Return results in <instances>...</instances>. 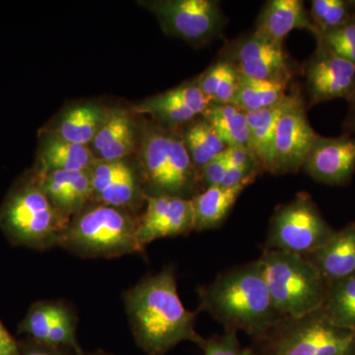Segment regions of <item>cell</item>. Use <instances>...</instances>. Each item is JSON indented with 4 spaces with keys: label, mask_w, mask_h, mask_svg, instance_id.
I'll return each mask as SVG.
<instances>
[{
    "label": "cell",
    "mask_w": 355,
    "mask_h": 355,
    "mask_svg": "<svg viewBox=\"0 0 355 355\" xmlns=\"http://www.w3.org/2000/svg\"><path fill=\"white\" fill-rule=\"evenodd\" d=\"M200 309L211 315L225 331H244L260 340L282 318L270 297L260 260L220 273L198 289Z\"/></svg>",
    "instance_id": "obj_2"
},
{
    "label": "cell",
    "mask_w": 355,
    "mask_h": 355,
    "mask_svg": "<svg viewBox=\"0 0 355 355\" xmlns=\"http://www.w3.org/2000/svg\"><path fill=\"white\" fill-rule=\"evenodd\" d=\"M137 228V223L120 207L100 205L74 220L60 243L83 256L114 258L141 251Z\"/></svg>",
    "instance_id": "obj_6"
},
{
    "label": "cell",
    "mask_w": 355,
    "mask_h": 355,
    "mask_svg": "<svg viewBox=\"0 0 355 355\" xmlns=\"http://www.w3.org/2000/svg\"><path fill=\"white\" fill-rule=\"evenodd\" d=\"M90 149L83 144H72L55 137L46 141L41 153V161L46 172L86 171L92 163Z\"/></svg>",
    "instance_id": "obj_22"
},
{
    "label": "cell",
    "mask_w": 355,
    "mask_h": 355,
    "mask_svg": "<svg viewBox=\"0 0 355 355\" xmlns=\"http://www.w3.org/2000/svg\"><path fill=\"white\" fill-rule=\"evenodd\" d=\"M309 13L317 31L316 40L354 17V6L349 0H313Z\"/></svg>",
    "instance_id": "obj_26"
},
{
    "label": "cell",
    "mask_w": 355,
    "mask_h": 355,
    "mask_svg": "<svg viewBox=\"0 0 355 355\" xmlns=\"http://www.w3.org/2000/svg\"><path fill=\"white\" fill-rule=\"evenodd\" d=\"M305 257L327 284L355 275V222L336 231L328 241Z\"/></svg>",
    "instance_id": "obj_17"
},
{
    "label": "cell",
    "mask_w": 355,
    "mask_h": 355,
    "mask_svg": "<svg viewBox=\"0 0 355 355\" xmlns=\"http://www.w3.org/2000/svg\"><path fill=\"white\" fill-rule=\"evenodd\" d=\"M335 232L309 193H299L291 202L275 209L266 250L305 256L321 247Z\"/></svg>",
    "instance_id": "obj_7"
},
{
    "label": "cell",
    "mask_w": 355,
    "mask_h": 355,
    "mask_svg": "<svg viewBox=\"0 0 355 355\" xmlns=\"http://www.w3.org/2000/svg\"><path fill=\"white\" fill-rule=\"evenodd\" d=\"M220 55L240 74L252 78L291 83L295 74V67L284 44L254 31L231 41L224 46Z\"/></svg>",
    "instance_id": "obj_8"
},
{
    "label": "cell",
    "mask_w": 355,
    "mask_h": 355,
    "mask_svg": "<svg viewBox=\"0 0 355 355\" xmlns=\"http://www.w3.org/2000/svg\"><path fill=\"white\" fill-rule=\"evenodd\" d=\"M224 155L227 159L230 167L258 164L249 147L241 146L226 147L225 150H224Z\"/></svg>",
    "instance_id": "obj_33"
},
{
    "label": "cell",
    "mask_w": 355,
    "mask_h": 355,
    "mask_svg": "<svg viewBox=\"0 0 355 355\" xmlns=\"http://www.w3.org/2000/svg\"><path fill=\"white\" fill-rule=\"evenodd\" d=\"M294 30H307L317 36L310 13L302 0H270L257 18L254 32L266 38L284 44Z\"/></svg>",
    "instance_id": "obj_15"
},
{
    "label": "cell",
    "mask_w": 355,
    "mask_h": 355,
    "mask_svg": "<svg viewBox=\"0 0 355 355\" xmlns=\"http://www.w3.org/2000/svg\"><path fill=\"white\" fill-rule=\"evenodd\" d=\"M150 6L168 34L191 43L212 41L225 25L220 2L216 0H165Z\"/></svg>",
    "instance_id": "obj_9"
},
{
    "label": "cell",
    "mask_w": 355,
    "mask_h": 355,
    "mask_svg": "<svg viewBox=\"0 0 355 355\" xmlns=\"http://www.w3.org/2000/svg\"><path fill=\"white\" fill-rule=\"evenodd\" d=\"M248 180L233 187L214 186L191 198L195 210V230H209L220 226L245 189L253 183Z\"/></svg>",
    "instance_id": "obj_19"
},
{
    "label": "cell",
    "mask_w": 355,
    "mask_h": 355,
    "mask_svg": "<svg viewBox=\"0 0 355 355\" xmlns=\"http://www.w3.org/2000/svg\"><path fill=\"white\" fill-rule=\"evenodd\" d=\"M305 90L310 106L355 97V65L317 44L304 67Z\"/></svg>",
    "instance_id": "obj_10"
},
{
    "label": "cell",
    "mask_w": 355,
    "mask_h": 355,
    "mask_svg": "<svg viewBox=\"0 0 355 355\" xmlns=\"http://www.w3.org/2000/svg\"><path fill=\"white\" fill-rule=\"evenodd\" d=\"M259 260L280 316L300 317L322 307L328 284L305 256L266 250Z\"/></svg>",
    "instance_id": "obj_3"
},
{
    "label": "cell",
    "mask_w": 355,
    "mask_h": 355,
    "mask_svg": "<svg viewBox=\"0 0 355 355\" xmlns=\"http://www.w3.org/2000/svg\"><path fill=\"white\" fill-rule=\"evenodd\" d=\"M0 227L17 244L46 248L60 242L67 227L65 214L41 187L27 184L13 191L0 209Z\"/></svg>",
    "instance_id": "obj_5"
},
{
    "label": "cell",
    "mask_w": 355,
    "mask_h": 355,
    "mask_svg": "<svg viewBox=\"0 0 355 355\" xmlns=\"http://www.w3.org/2000/svg\"><path fill=\"white\" fill-rule=\"evenodd\" d=\"M203 355H257L252 347H243L237 333L224 331L220 336L205 338L200 347Z\"/></svg>",
    "instance_id": "obj_30"
},
{
    "label": "cell",
    "mask_w": 355,
    "mask_h": 355,
    "mask_svg": "<svg viewBox=\"0 0 355 355\" xmlns=\"http://www.w3.org/2000/svg\"><path fill=\"white\" fill-rule=\"evenodd\" d=\"M231 67H232V64L230 62L220 58L214 62L209 69L205 70V73L198 78L197 81L198 87L209 103L214 101Z\"/></svg>",
    "instance_id": "obj_31"
},
{
    "label": "cell",
    "mask_w": 355,
    "mask_h": 355,
    "mask_svg": "<svg viewBox=\"0 0 355 355\" xmlns=\"http://www.w3.org/2000/svg\"><path fill=\"white\" fill-rule=\"evenodd\" d=\"M321 309L331 323L355 333V275L328 284Z\"/></svg>",
    "instance_id": "obj_24"
},
{
    "label": "cell",
    "mask_w": 355,
    "mask_h": 355,
    "mask_svg": "<svg viewBox=\"0 0 355 355\" xmlns=\"http://www.w3.org/2000/svg\"><path fill=\"white\" fill-rule=\"evenodd\" d=\"M189 123L182 139L198 171L225 150L226 146L217 137L209 123L200 116Z\"/></svg>",
    "instance_id": "obj_25"
},
{
    "label": "cell",
    "mask_w": 355,
    "mask_h": 355,
    "mask_svg": "<svg viewBox=\"0 0 355 355\" xmlns=\"http://www.w3.org/2000/svg\"><path fill=\"white\" fill-rule=\"evenodd\" d=\"M352 6H354V16H355V0H354V1H352Z\"/></svg>",
    "instance_id": "obj_37"
},
{
    "label": "cell",
    "mask_w": 355,
    "mask_h": 355,
    "mask_svg": "<svg viewBox=\"0 0 355 355\" xmlns=\"http://www.w3.org/2000/svg\"><path fill=\"white\" fill-rule=\"evenodd\" d=\"M202 116L226 147H249L246 113L232 104H209Z\"/></svg>",
    "instance_id": "obj_20"
},
{
    "label": "cell",
    "mask_w": 355,
    "mask_h": 355,
    "mask_svg": "<svg viewBox=\"0 0 355 355\" xmlns=\"http://www.w3.org/2000/svg\"><path fill=\"white\" fill-rule=\"evenodd\" d=\"M302 169L319 183L338 187L349 184L355 172L354 135H319Z\"/></svg>",
    "instance_id": "obj_13"
},
{
    "label": "cell",
    "mask_w": 355,
    "mask_h": 355,
    "mask_svg": "<svg viewBox=\"0 0 355 355\" xmlns=\"http://www.w3.org/2000/svg\"><path fill=\"white\" fill-rule=\"evenodd\" d=\"M108 114L97 106H78L69 110L58 127V137L86 146L94 140Z\"/></svg>",
    "instance_id": "obj_23"
},
{
    "label": "cell",
    "mask_w": 355,
    "mask_h": 355,
    "mask_svg": "<svg viewBox=\"0 0 355 355\" xmlns=\"http://www.w3.org/2000/svg\"><path fill=\"white\" fill-rule=\"evenodd\" d=\"M91 355H107V354H102V352H99V354H91Z\"/></svg>",
    "instance_id": "obj_38"
},
{
    "label": "cell",
    "mask_w": 355,
    "mask_h": 355,
    "mask_svg": "<svg viewBox=\"0 0 355 355\" xmlns=\"http://www.w3.org/2000/svg\"><path fill=\"white\" fill-rule=\"evenodd\" d=\"M229 168L230 165L223 151V153L210 161L200 170V184L205 190L210 187L221 186Z\"/></svg>",
    "instance_id": "obj_32"
},
{
    "label": "cell",
    "mask_w": 355,
    "mask_h": 355,
    "mask_svg": "<svg viewBox=\"0 0 355 355\" xmlns=\"http://www.w3.org/2000/svg\"><path fill=\"white\" fill-rule=\"evenodd\" d=\"M19 355H69V354L64 352L62 347H51V345L37 342V345L26 347L22 354L19 350Z\"/></svg>",
    "instance_id": "obj_35"
},
{
    "label": "cell",
    "mask_w": 355,
    "mask_h": 355,
    "mask_svg": "<svg viewBox=\"0 0 355 355\" xmlns=\"http://www.w3.org/2000/svg\"><path fill=\"white\" fill-rule=\"evenodd\" d=\"M289 84L260 80L239 73L237 92L230 104L245 113L268 108L284 99L288 93Z\"/></svg>",
    "instance_id": "obj_21"
},
{
    "label": "cell",
    "mask_w": 355,
    "mask_h": 355,
    "mask_svg": "<svg viewBox=\"0 0 355 355\" xmlns=\"http://www.w3.org/2000/svg\"><path fill=\"white\" fill-rule=\"evenodd\" d=\"M93 193L106 205L123 207L137 197L139 184L132 168L123 161H104L91 174Z\"/></svg>",
    "instance_id": "obj_18"
},
{
    "label": "cell",
    "mask_w": 355,
    "mask_h": 355,
    "mask_svg": "<svg viewBox=\"0 0 355 355\" xmlns=\"http://www.w3.org/2000/svg\"><path fill=\"white\" fill-rule=\"evenodd\" d=\"M125 307L135 342L147 355H165L183 342L200 347L196 314L179 297L172 268L147 277L125 295Z\"/></svg>",
    "instance_id": "obj_1"
},
{
    "label": "cell",
    "mask_w": 355,
    "mask_h": 355,
    "mask_svg": "<svg viewBox=\"0 0 355 355\" xmlns=\"http://www.w3.org/2000/svg\"><path fill=\"white\" fill-rule=\"evenodd\" d=\"M254 342L257 355H355V333L331 323L321 308L282 318Z\"/></svg>",
    "instance_id": "obj_4"
},
{
    "label": "cell",
    "mask_w": 355,
    "mask_h": 355,
    "mask_svg": "<svg viewBox=\"0 0 355 355\" xmlns=\"http://www.w3.org/2000/svg\"><path fill=\"white\" fill-rule=\"evenodd\" d=\"M172 137L173 132L162 128L148 132L142 147V162L155 195L182 198L176 178Z\"/></svg>",
    "instance_id": "obj_14"
},
{
    "label": "cell",
    "mask_w": 355,
    "mask_h": 355,
    "mask_svg": "<svg viewBox=\"0 0 355 355\" xmlns=\"http://www.w3.org/2000/svg\"><path fill=\"white\" fill-rule=\"evenodd\" d=\"M132 128V121L123 112L116 111L108 114L106 121L93 140L96 150L101 153Z\"/></svg>",
    "instance_id": "obj_29"
},
{
    "label": "cell",
    "mask_w": 355,
    "mask_h": 355,
    "mask_svg": "<svg viewBox=\"0 0 355 355\" xmlns=\"http://www.w3.org/2000/svg\"><path fill=\"white\" fill-rule=\"evenodd\" d=\"M317 44H323L355 65V16L347 24L323 35Z\"/></svg>",
    "instance_id": "obj_28"
},
{
    "label": "cell",
    "mask_w": 355,
    "mask_h": 355,
    "mask_svg": "<svg viewBox=\"0 0 355 355\" xmlns=\"http://www.w3.org/2000/svg\"><path fill=\"white\" fill-rule=\"evenodd\" d=\"M318 137L308 120L304 98H301L280 116L277 123L272 174H291L302 169Z\"/></svg>",
    "instance_id": "obj_11"
},
{
    "label": "cell",
    "mask_w": 355,
    "mask_h": 355,
    "mask_svg": "<svg viewBox=\"0 0 355 355\" xmlns=\"http://www.w3.org/2000/svg\"><path fill=\"white\" fill-rule=\"evenodd\" d=\"M303 98L299 91H291L277 104L260 111L246 113L249 128V148L252 151L261 172L272 173L273 140L280 116L295 103Z\"/></svg>",
    "instance_id": "obj_16"
},
{
    "label": "cell",
    "mask_w": 355,
    "mask_h": 355,
    "mask_svg": "<svg viewBox=\"0 0 355 355\" xmlns=\"http://www.w3.org/2000/svg\"><path fill=\"white\" fill-rule=\"evenodd\" d=\"M349 113L343 121V130H345V133L355 137V97L349 101Z\"/></svg>",
    "instance_id": "obj_36"
},
{
    "label": "cell",
    "mask_w": 355,
    "mask_h": 355,
    "mask_svg": "<svg viewBox=\"0 0 355 355\" xmlns=\"http://www.w3.org/2000/svg\"><path fill=\"white\" fill-rule=\"evenodd\" d=\"M0 355H19V347L0 322Z\"/></svg>",
    "instance_id": "obj_34"
},
{
    "label": "cell",
    "mask_w": 355,
    "mask_h": 355,
    "mask_svg": "<svg viewBox=\"0 0 355 355\" xmlns=\"http://www.w3.org/2000/svg\"><path fill=\"white\" fill-rule=\"evenodd\" d=\"M67 313V308L57 303H40L28 313L20 331L29 334L37 342L44 343L51 329Z\"/></svg>",
    "instance_id": "obj_27"
},
{
    "label": "cell",
    "mask_w": 355,
    "mask_h": 355,
    "mask_svg": "<svg viewBox=\"0 0 355 355\" xmlns=\"http://www.w3.org/2000/svg\"><path fill=\"white\" fill-rule=\"evenodd\" d=\"M195 230L191 198L153 195L146 198V209L137 228V241L144 250L160 238L188 234Z\"/></svg>",
    "instance_id": "obj_12"
}]
</instances>
